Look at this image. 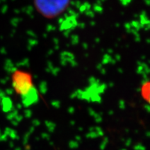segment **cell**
<instances>
[{
  "label": "cell",
  "mask_w": 150,
  "mask_h": 150,
  "mask_svg": "<svg viewBox=\"0 0 150 150\" xmlns=\"http://www.w3.org/2000/svg\"><path fill=\"white\" fill-rule=\"evenodd\" d=\"M141 96L148 104H150V81L145 82L141 87Z\"/></svg>",
  "instance_id": "3957f363"
},
{
  "label": "cell",
  "mask_w": 150,
  "mask_h": 150,
  "mask_svg": "<svg viewBox=\"0 0 150 150\" xmlns=\"http://www.w3.org/2000/svg\"><path fill=\"white\" fill-rule=\"evenodd\" d=\"M11 82L14 91L21 97L23 104L31 106L38 99V95L33 84L32 75L24 70H17L12 74Z\"/></svg>",
  "instance_id": "6da1fadb"
},
{
  "label": "cell",
  "mask_w": 150,
  "mask_h": 150,
  "mask_svg": "<svg viewBox=\"0 0 150 150\" xmlns=\"http://www.w3.org/2000/svg\"><path fill=\"white\" fill-rule=\"evenodd\" d=\"M68 1H36L35 8L38 12L47 18H56L69 7Z\"/></svg>",
  "instance_id": "7a4b0ae2"
}]
</instances>
